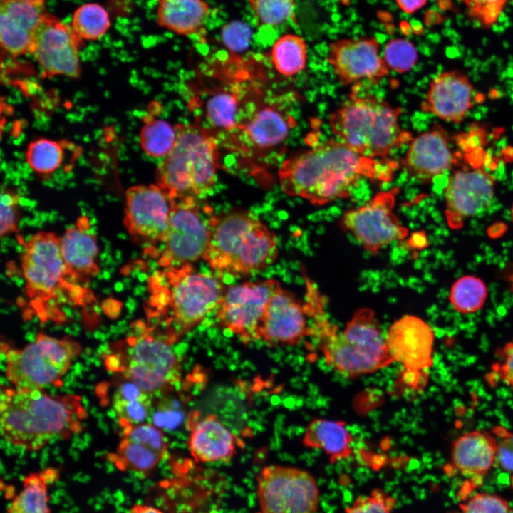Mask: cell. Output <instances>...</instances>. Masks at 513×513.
<instances>
[{"mask_svg":"<svg viewBox=\"0 0 513 513\" xmlns=\"http://www.w3.org/2000/svg\"><path fill=\"white\" fill-rule=\"evenodd\" d=\"M399 166L394 160L365 157L336 139H328L286 160L278 175L286 194L321 206L349 197L362 179L390 181Z\"/></svg>","mask_w":513,"mask_h":513,"instance_id":"obj_1","label":"cell"},{"mask_svg":"<svg viewBox=\"0 0 513 513\" xmlns=\"http://www.w3.org/2000/svg\"><path fill=\"white\" fill-rule=\"evenodd\" d=\"M86 412L78 395L51 396L41 389H1L0 430L5 441L28 450L81 431Z\"/></svg>","mask_w":513,"mask_h":513,"instance_id":"obj_2","label":"cell"},{"mask_svg":"<svg viewBox=\"0 0 513 513\" xmlns=\"http://www.w3.org/2000/svg\"><path fill=\"white\" fill-rule=\"evenodd\" d=\"M163 269L148 279L146 309L175 342L217 309L224 294L217 279L197 271L191 264Z\"/></svg>","mask_w":513,"mask_h":513,"instance_id":"obj_3","label":"cell"},{"mask_svg":"<svg viewBox=\"0 0 513 513\" xmlns=\"http://www.w3.org/2000/svg\"><path fill=\"white\" fill-rule=\"evenodd\" d=\"M21 265L28 306L40 318L61 319L58 302H86L89 291L80 284L64 261L61 237L38 232L23 243Z\"/></svg>","mask_w":513,"mask_h":513,"instance_id":"obj_4","label":"cell"},{"mask_svg":"<svg viewBox=\"0 0 513 513\" xmlns=\"http://www.w3.org/2000/svg\"><path fill=\"white\" fill-rule=\"evenodd\" d=\"M401 109L372 95L354 90L331 114L335 139L365 157L387 159L410 143L412 134L399 124Z\"/></svg>","mask_w":513,"mask_h":513,"instance_id":"obj_5","label":"cell"},{"mask_svg":"<svg viewBox=\"0 0 513 513\" xmlns=\"http://www.w3.org/2000/svg\"><path fill=\"white\" fill-rule=\"evenodd\" d=\"M209 239L203 256L210 267L234 276L247 275L272 264L277 241L263 222L244 212L210 215Z\"/></svg>","mask_w":513,"mask_h":513,"instance_id":"obj_6","label":"cell"},{"mask_svg":"<svg viewBox=\"0 0 513 513\" xmlns=\"http://www.w3.org/2000/svg\"><path fill=\"white\" fill-rule=\"evenodd\" d=\"M174 146L159 164L157 185L172 200L200 198L214 185L219 165L218 143L199 125L177 124Z\"/></svg>","mask_w":513,"mask_h":513,"instance_id":"obj_7","label":"cell"},{"mask_svg":"<svg viewBox=\"0 0 513 513\" xmlns=\"http://www.w3.org/2000/svg\"><path fill=\"white\" fill-rule=\"evenodd\" d=\"M318 340L327 365L349 376L375 372L393 361L386 337L369 308L358 309L342 332L333 325Z\"/></svg>","mask_w":513,"mask_h":513,"instance_id":"obj_8","label":"cell"},{"mask_svg":"<svg viewBox=\"0 0 513 513\" xmlns=\"http://www.w3.org/2000/svg\"><path fill=\"white\" fill-rule=\"evenodd\" d=\"M174 341L162 329L137 321L131 335L116 344L121 361L120 371L149 395L170 390L180 380L178 359L172 348Z\"/></svg>","mask_w":513,"mask_h":513,"instance_id":"obj_9","label":"cell"},{"mask_svg":"<svg viewBox=\"0 0 513 513\" xmlns=\"http://www.w3.org/2000/svg\"><path fill=\"white\" fill-rule=\"evenodd\" d=\"M81 351L69 338L39 333L33 343L7 352L6 376L19 390L41 389L57 382Z\"/></svg>","mask_w":513,"mask_h":513,"instance_id":"obj_10","label":"cell"},{"mask_svg":"<svg viewBox=\"0 0 513 513\" xmlns=\"http://www.w3.org/2000/svg\"><path fill=\"white\" fill-rule=\"evenodd\" d=\"M256 494L262 513H317L320 503L314 477L290 466L263 467L257 476Z\"/></svg>","mask_w":513,"mask_h":513,"instance_id":"obj_11","label":"cell"},{"mask_svg":"<svg viewBox=\"0 0 513 513\" xmlns=\"http://www.w3.org/2000/svg\"><path fill=\"white\" fill-rule=\"evenodd\" d=\"M198 199L185 196L172 200L164 248L157 259L160 267L191 264L203 258L210 228L202 216Z\"/></svg>","mask_w":513,"mask_h":513,"instance_id":"obj_12","label":"cell"},{"mask_svg":"<svg viewBox=\"0 0 513 513\" xmlns=\"http://www.w3.org/2000/svg\"><path fill=\"white\" fill-rule=\"evenodd\" d=\"M398 192V187L378 192L369 202L347 211L341 218L342 227L373 254L408 235V229L393 212Z\"/></svg>","mask_w":513,"mask_h":513,"instance_id":"obj_13","label":"cell"},{"mask_svg":"<svg viewBox=\"0 0 513 513\" xmlns=\"http://www.w3.org/2000/svg\"><path fill=\"white\" fill-rule=\"evenodd\" d=\"M279 285L278 281L267 279L229 287L217 309L218 324L244 343L259 339L266 304Z\"/></svg>","mask_w":513,"mask_h":513,"instance_id":"obj_14","label":"cell"},{"mask_svg":"<svg viewBox=\"0 0 513 513\" xmlns=\"http://www.w3.org/2000/svg\"><path fill=\"white\" fill-rule=\"evenodd\" d=\"M172 200L157 184L135 185L126 190L123 222L135 243L150 245L151 250L152 245L162 243Z\"/></svg>","mask_w":513,"mask_h":513,"instance_id":"obj_15","label":"cell"},{"mask_svg":"<svg viewBox=\"0 0 513 513\" xmlns=\"http://www.w3.org/2000/svg\"><path fill=\"white\" fill-rule=\"evenodd\" d=\"M82 40L71 26L47 13L36 31L32 55L46 76L76 78Z\"/></svg>","mask_w":513,"mask_h":513,"instance_id":"obj_16","label":"cell"},{"mask_svg":"<svg viewBox=\"0 0 513 513\" xmlns=\"http://www.w3.org/2000/svg\"><path fill=\"white\" fill-rule=\"evenodd\" d=\"M314 319L305 303L279 285L266 304L259 339L272 346L297 345L314 336Z\"/></svg>","mask_w":513,"mask_h":513,"instance_id":"obj_17","label":"cell"},{"mask_svg":"<svg viewBox=\"0 0 513 513\" xmlns=\"http://www.w3.org/2000/svg\"><path fill=\"white\" fill-rule=\"evenodd\" d=\"M379 42L373 37L342 38L328 46V61L339 82L355 85L363 81L378 83L389 68L379 54Z\"/></svg>","mask_w":513,"mask_h":513,"instance_id":"obj_18","label":"cell"},{"mask_svg":"<svg viewBox=\"0 0 513 513\" xmlns=\"http://www.w3.org/2000/svg\"><path fill=\"white\" fill-rule=\"evenodd\" d=\"M494 178L482 167L453 172L444 192L449 226L460 228L465 219L487 209L494 198Z\"/></svg>","mask_w":513,"mask_h":513,"instance_id":"obj_19","label":"cell"},{"mask_svg":"<svg viewBox=\"0 0 513 513\" xmlns=\"http://www.w3.org/2000/svg\"><path fill=\"white\" fill-rule=\"evenodd\" d=\"M474 87L467 74L457 69L435 76L420 105L423 113L459 124L473 106Z\"/></svg>","mask_w":513,"mask_h":513,"instance_id":"obj_20","label":"cell"},{"mask_svg":"<svg viewBox=\"0 0 513 513\" xmlns=\"http://www.w3.org/2000/svg\"><path fill=\"white\" fill-rule=\"evenodd\" d=\"M386 341L393 361L407 371L423 373L432 364L434 332L423 319L405 316L389 328Z\"/></svg>","mask_w":513,"mask_h":513,"instance_id":"obj_21","label":"cell"},{"mask_svg":"<svg viewBox=\"0 0 513 513\" xmlns=\"http://www.w3.org/2000/svg\"><path fill=\"white\" fill-rule=\"evenodd\" d=\"M455 162L447 132L435 124L412 139L400 165L411 178L428 183L449 170Z\"/></svg>","mask_w":513,"mask_h":513,"instance_id":"obj_22","label":"cell"},{"mask_svg":"<svg viewBox=\"0 0 513 513\" xmlns=\"http://www.w3.org/2000/svg\"><path fill=\"white\" fill-rule=\"evenodd\" d=\"M47 13L44 0H1V48L14 57L32 54L36 31Z\"/></svg>","mask_w":513,"mask_h":513,"instance_id":"obj_23","label":"cell"},{"mask_svg":"<svg viewBox=\"0 0 513 513\" xmlns=\"http://www.w3.org/2000/svg\"><path fill=\"white\" fill-rule=\"evenodd\" d=\"M190 417V452L198 463L229 461L237 452L238 439L223 425L217 416Z\"/></svg>","mask_w":513,"mask_h":513,"instance_id":"obj_24","label":"cell"},{"mask_svg":"<svg viewBox=\"0 0 513 513\" xmlns=\"http://www.w3.org/2000/svg\"><path fill=\"white\" fill-rule=\"evenodd\" d=\"M498 440L484 430L467 432L454 440L450 469L459 475L481 480L497 460Z\"/></svg>","mask_w":513,"mask_h":513,"instance_id":"obj_25","label":"cell"},{"mask_svg":"<svg viewBox=\"0 0 513 513\" xmlns=\"http://www.w3.org/2000/svg\"><path fill=\"white\" fill-rule=\"evenodd\" d=\"M89 227L88 218L81 217L61 237L63 257L78 282L93 277L99 272L97 238L89 232Z\"/></svg>","mask_w":513,"mask_h":513,"instance_id":"obj_26","label":"cell"},{"mask_svg":"<svg viewBox=\"0 0 513 513\" xmlns=\"http://www.w3.org/2000/svg\"><path fill=\"white\" fill-rule=\"evenodd\" d=\"M295 125L291 115L274 107H266L257 111L238 128L252 147L265 150L284 142Z\"/></svg>","mask_w":513,"mask_h":513,"instance_id":"obj_27","label":"cell"},{"mask_svg":"<svg viewBox=\"0 0 513 513\" xmlns=\"http://www.w3.org/2000/svg\"><path fill=\"white\" fill-rule=\"evenodd\" d=\"M158 24L180 36H192L202 29L209 13L204 0H157Z\"/></svg>","mask_w":513,"mask_h":513,"instance_id":"obj_28","label":"cell"},{"mask_svg":"<svg viewBox=\"0 0 513 513\" xmlns=\"http://www.w3.org/2000/svg\"><path fill=\"white\" fill-rule=\"evenodd\" d=\"M353 438L346 423L326 419H315L307 426L303 444L323 450L331 463L345 460L352 453Z\"/></svg>","mask_w":513,"mask_h":513,"instance_id":"obj_29","label":"cell"},{"mask_svg":"<svg viewBox=\"0 0 513 513\" xmlns=\"http://www.w3.org/2000/svg\"><path fill=\"white\" fill-rule=\"evenodd\" d=\"M167 445L157 444L138 437L125 436L120 441L117 452L108 454V461L122 471L130 470L147 475L165 455Z\"/></svg>","mask_w":513,"mask_h":513,"instance_id":"obj_30","label":"cell"},{"mask_svg":"<svg viewBox=\"0 0 513 513\" xmlns=\"http://www.w3.org/2000/svg\"><path fill=\"white\" fill-rule=\"evenodd\" d=\"M113 408L124 428L142 423L151 406L150 395L130 380L120 383L115 391Z\"/></svg>","mask_w":513,"mask_h":513,"instance_id":"obj_31","label":"cell"},{"mask_svg":"<svg viewBox=\"0 0 513 513\" xmlns=\"http://www.w3.org/2000/svg\"><path fill=\"white\" fill-rule=\"evenodd\" d=\"M51 484L43 471L27 475L22 489L13 497L8 513H51L48 487Z\"/></svg>","mask_w":513,"mask_h":513,"instance_id":"obj_32","label":"cell"},{"mask_svg":"<svg viewBox=\"0 0 513 513\" xmlns=\"http://www.w3.org/2000/svg\"><path fill=\"white\" fill-rule=\"evenodd\" d=\"M307 48L304 40L295 34L281 36L271 49V60L281 74L291 76L306 67Z\"/></svg>","mask_w":513,"mask_h":513,"instance_id":"obj_33","label":"cell"},{"mask_svg":"<svg viewBox=\"0 0 513 513\" xmlns=\"http://www.w3.org/2000/svg\"><path fill=\"white\" fill-rule=\"evenodd\" d=\"M488 295L485 283L480 278L466 275L452 284L450 300L454 309L461 314H471L482 309Z\"/></svg>","mask_w":513,"mask_h":513,"instance_id":"obj_34","label":"cell"},{"mask_svg":"<svg viewBox=\"0 0 513 513\" xmlns=\"http://www.w3.org/2000/svg\"><path fill=\"white\" fill-rule=\"evenodd\" d=\"M71 26L81 39L95 41L108 30L109 15L98 4H86L74 11Z\"/></svg>","mask_w":513,"mask_h":513,"instance_id":"obj_35","label":"cell"},{"mask_svg":"<svg viewBox=\"0 0 513 513\" xmlns=\"http://www.w3.org/2000/svg\"><path fill=\"white\" fill-rule=\"evenodd\" d=\"M176 130L160 119L147 120L140 133V143L143 151L155 157H165L175 145Z\"/></svg>","mask_w":513,"mask_h":513,"instance_id":"obj_36","label":"cell"},{"mask_svg":"<svg viewBox=\"0 0 513 513\" xmlns=\"http://www.w3.org/2000/svg\"><path fill=\"white\" fill-rule=\"evenodd\" d=\"M64 158L63 145L54 140L39 138L29 143L26 159L29 167L36 173L48 175L55 172Z\"/></svg>","mask_w":513,"mask_h":513,"instance_id":"obj_37","label":"cell"},{"mask_svg":"<svg viewBox=\"0 0 513 513\" xmlns=\"http://www.w3.org/2000/svg\"><path fill=\"white\" fill-rule=\"evenodd\" d=\"M238 108L237 93L222 91L216 93L207 100L206 116L213 126L225 130H232L238 128L236 123Z\"/></svg>","mask_w":513,"mask_h":513,"instance_id":"obj_38","label":"cell"},{"mask_svg":"<svg viewBox=\"0 0 513 513\" xmlns=\"http://www.w3.org/2000/svg\"><path fill=\"white\" fill-rule=\"evenodd\" d=\"M260 25L276 26L294 18V0H247Z\"/></svg>","mask_w":513,"mask_h":513,"instance_id":"obj_39","label":"cell"},{"mask_svg":"<svg viewBox=\"0 0 513 513\" xmlns=\"http://www.w3.org/2000/svg\"><path fill=\"white\" fill-rule=\"evenodd\" d=\"M383 58L389 70L403 73L409 71L416 64L418 51L410 41L395 38L385 45Z\"/></svg>","mask_w":513,"mask_h":513,"instance_id":"obj_40","label":"cell"},{"mask_svg":"<svg viewBox=\"0 0 513 513\" xmlns=\"http://www.w3.org/2000/svg\"><path fill=\"white\" fill-rule=\"evenodd\" d=\"M395 498L382 489L375 488L366 495L358 496L346 507L344 513H392Z\"/></svg>","mask_w":513,"mask_h":513,"instance_id":"obj_41","label":"cell"},{"mask_svg":"<svg viewBox=\"0 0 513 513\" xmlns=\"http://www.w3.org/2000/svg\"><path fill=\"white\" fill-rule=\"evenodd\" d=\"M468 16L484 28L497 22L507 4L513 0H460Z\"/></svg>","mask_w":513,"mask_h":513,"instance_id":"obj_42","label":"cell"},{"mask_svg":"<svg viewBox=\"0 0 513 513\" xmlns=\"http://www.w3.org/2000/svg\"><path fill=\"white\" fill-rule=\"evenodd\" d=\"M460 507L461 513H510L505 499L488 493H477Z\"/></svg>","mask_w":513,"mask_h":513,"instance_id":"obj_43","label":"cell"},{"mask_svg":"<svg viewBox=\"0 0 513 513\" xmlns=\"http://www.w3.org/2000/svg\"><path fill=\"white\" fill-rule=\"evenodd\" d=\"M224 45L234 53H240L249 46L252 38L251 28L245 23L234 21L225 24L221 32Z\"/></svg>","mask_w":513,"mask_h":513,"instance_id":"obj_44","label":"cell"},{"mask_svg":"<svg viewBox=\"0 0 513 513\" xmlns=\"http://www.w3.org/2000/svg\"><path fill=\"white\" fill-rule=\"evenodd\" d=\"M19 197L13 191L5 190L1 194L0 222L1 236H6L18 231Z\"/></svg>","mask_w":513,"mask_h":513,"instance_id":"obj_45","label":"cell"},{"mask_svg":"<svg viewBox=\"0 0 513 513\" xmlns=\"http://www.w3.org/2000/svg\"><path fill=\"white\" fill-rule=\"evenodd\" d=\"M494 433L499 438L496 462L502 470L513 472V433L503 427L495 428Z\"/></svg>","mask_w":513,"mask_h":513,"instance_id":"obj_46","label":"cell"},{"mask_svg":"<svg viewBox=\"0 0 513 513\" xmlns=\"http://www.w3.org/2000/svg\"><path fill=\"white\" fill-rule=\"evenodd\" d=\"M497 355L499 359L492 365V368L513 392V341L507 343Z\"/></svg>","mask_w":513,"mask_h":513,"instance_id":"obj_47","label":"cell"},{"mask_svg":"<svg viewBox=\"0 0 513 513\" xmlns=\"http://www.w3.org/2000/svg\"><path fill=\"white\" fill-rule=\"evenodd\" d=\"M398 6L405 13L412 14L425 5L428 0H395Z\"/></svg>","mask_w":513,"mask_h":513,"instance_id":"obj_48","label":"cell"},{"mask_svg":"<svg viewBox=\"0 0 513 513\" xmlns=\"http://www.w3.org/2000/svg\"><path fill=\"white\" fill-rule=\"evenodd\" d=\"M129 513H165L162 510L148 504H135Z\"/></svg>","mask_w":513,"mask_h":513,"instance_id":"obj_49","label":"cell"},{"mask_svg":"<svg viewBox=\"0 0 513 513\" xmlns=\"http://www.w3.org/2000/svg\"><path fill=\"white\" fill-rule=\"evenodd\" d=\"M511 218H512V220L513 222V204H512V209H511Z\"/></svg>","mask_w":513,"mask_h":513,"instance_id":"obj_50","label":"cell"},{"mask_svg":"<svg viewBox=\"0 0 513 513\" xmlns=\"http://www.w3.org/2000/svg\"><path fill=\"white\" fill-rule=\"evenodd\" d=\"M510 482H511L512 487V489H513V475L511 476Z\"/></svg>","mask_w":513,"mask_h":513,"instance_id":"obj_51","label":"cell"},{"mask_svg":"<svg viewBox=\"0 0 513 513\" xmlns=\"http://www.w3.org/2000/svg\"><path fill=\"white\" fill-rule=\"evenodd\" d=\"M25 1H32V0H25Z\"/></svg>","mask_w":513,"mask_h":513,"instance_id":"obj_52","label":"cell"},{"mask_svg":"<svg viewBox=\"0 0 513 513\" xmlns=\"http://www.w3.org/2000/svg\"><path fill=\"white\" fill-rule=\"evenodd\" d=\"M512 513H513V512Z\"/></svg>","mask_w":513,"mask_h":513,"instance_id":"obj_53","label":"cell"}]
</instances>
